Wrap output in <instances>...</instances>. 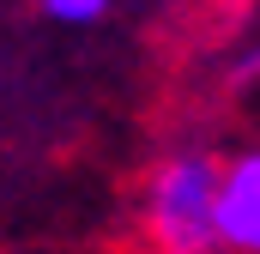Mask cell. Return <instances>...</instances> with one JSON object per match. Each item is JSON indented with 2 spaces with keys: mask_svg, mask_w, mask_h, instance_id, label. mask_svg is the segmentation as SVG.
<instances>
[{
  "mask_svg": "<svg viewBox=\"0 0 260 254\" xmlns=\"http://www.w3.org/2000/svg\"><path fill=\"white\" fill-rule=\"evenodd\" d=\"M212 242L218 254H260V151H236L230 164H218Z\"/></svg>",
  "mask_w": 260,
  "mask_h": 254,
  "instance_id": "cell-2",
  "label": "cell"
},
{
  "mask_svg": "<svg viewBox=\"0 0 260 254\" xmlns=\"http://www.w3.org/2000/svg\"><path fill=\"white\" fill-rule=\"evenodd\" d=\"M43 12H49L55 24H97V18L109 12V0H43Z\"/></svg>",
  "mask_w": 260,
  "mask_h": 254,
  "instance_id": "cell-3",
  "label": "cell"
},
{
  "mask_svg": "<svg viewBox=\"0 0 260 254\" xmlns=\"http://www.w3.org/2000/svg\"><path fill=\"white\" fill-rule=\"evenodd\" d=\"M212 188H218V157L182 151L157 164L145 188V230L157 254H218L212 242Z\"/></svg>",
  "mask_w": 260,
  "mask_h": 254,
  "instance_id": "cell-1",
  "label": "cell"
}]
</instances>
